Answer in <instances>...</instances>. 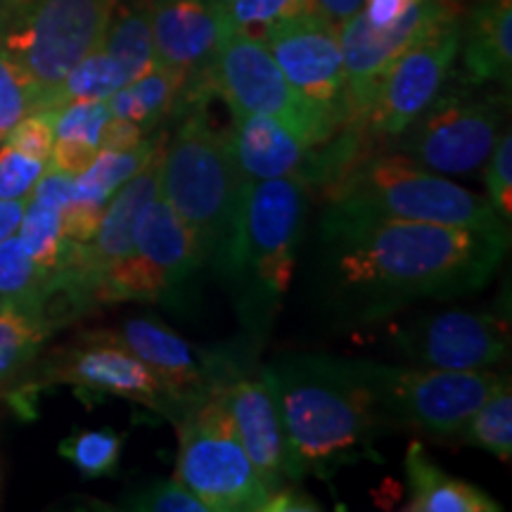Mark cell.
Wrapping results in <instances>:
<instances>
[{"instance_id": "cell-13", "label": "cell", "mask_w": 512, "mask_h": 512, "mask_svg": "<svg viewBox=\"0 0 512 512\" xmlns=\"http://www.w3.org/2000/svg\"><path fill=\"white\" fill-rule=\"evenodd\" d=\"M394 349L437 370H486L510 354V323L501 311L451 309L392 330Z\"/></svg>"}, {"instance_id": "cell-41", "label": "cell", "mask_w": 512, "mask_h": 512, "mask_svg": "<svg viewBox=\"0 0 512 512\" xmlns=\"http://www.w3.org/2000/svg\"><path fill=\"white\" fill-rule=\"evenodd\" d=\"M98 155V147L86 143H74V140H55L53 155H50V169L64 171V174H81L88 164Z\"/></svg>"}, {"instance_id": "cell-47", "label": "cell", "mask_w": 512, "mask_h": 512, "mask_svg": "<svg viewBox=\"0 0 512 512\" xmlns=\"http://www.w3.org/2000/svg\"><path fill=\"white\" fill-rule=\"evenodd\" d=\"M0 306H3V302H0Z\"/></svg>"}, {"instance_id": "cell-40", "label": "cell", "mask_w": 512, "mask_h": 512, "mask_svg": "<svg viewBox=\"0 0 512 512\" xmlns=\"http://www.w3.org/2000/svg\"><path fill=\"white\" fill-rule=\"evenodd\" d=\"M31 200L62 211L69 202H74V176L48 166L46 174L38 178L31 190Z\"/></svg>"}, {"instance_id": "cell-1", "label": "cell", "mask_w": 512, "mask_h": 512, "mask_svg": "<svg viewBox=\"0 0 512 512\" xmlns=\"http://www.w3.org/2000/svg\"><path fill=\"white\" fill-rule=\"evenodd\" d=\"M510 233L399 221L325 207L320 266L332 304L377 320L415 302L482 290L508 252Z\"/></svg>"}, {"instance_id": "cell-28", "label": "cell", "mask_w": 512, "mask_h": 512, "mask_svg": "<svg viewBox=\"0 0 512 512\" xmlns=\"http://www.w3.org/2000/svg\"><path fill=\"white\" fill-rule=\"evenodd\" d=\"M126 434L112 427L100 430H79L60 441L57 451L64 460H69L83 477L98 479L117 475L121 453H124Z\"/></svg>"}, {"instance_id": "cell-37", "label": "cell", "mask_w": 512, "mask_h": 512, "mask_svg": "<svg viewBox=\"0 0 512 512\" xmlns=\"http://www.w3.org/2000/svg\"><path fill=\"white\" fill-rule=\"evenodd\" d=\"M46 171L48 162L22 155L15 147L0 143V200L31 197V190Z\"/></svg>"}, {"instance_id": "cell-38", "label": "cell", "mask_w": 512, "mask_h": 512, "mask_svg": "<svg viewBox=\"0 0 512 512\" xmlns=\"http://www.w3.org/2000/svg\"><path fill=\"white\" fill-rule=\"evenodd\" d=\"M3 143L15 147L22 155L50 162L55 143V110L31 112L24 119H19L8 131V136L3 138Z\"/></svg>"}, {"instance_id": "cell-14", "label": "cell", "mask_w": 512, "mask_h": 512, "mask_svg": "<svg viewBox=\"0 0 512 512\" xmlns=\"http://www.w3.org/2000/svg\"><path fill=\"white\" fill-rule=\"evenodd\" d=\"M83 337L117 344L140 358L174 396L183 415L214 392L230 361L226 354L192 347L188 339L152 316H128L114 328L88 330Z\"/></svg>"}, {"instance_id": "cell-34", "label": "cell", "mask_w": 512, "mask_h": 512, "mask_svg": "<svg viewBox=\"0 0 512 512\" xmlns=\"http://www.w3.org/2000/svg\"><path fill=\"white\" fill-rule=\"evenodd\" d=\"M306 10H313L311 0H235L226 10V19L230 29L245 31L261 41L273 24Z\"/></svg>"}, {"instance_id": "cell-18", "label": "cell", "mask_w": 512, "mask_h": 512, "mask_svg": "<svg viewBox=\"0 0 512 512\" xmlns=\"http://www.w3.org/2000/svg\"><path fill=\"white\" fill-rule=\"evenodd\" d=\"M226 138L247 181L297 178L309 188L316 185L320 147L306 145L280 121L261 114H233Z\"/></svg>"}, {"instance_id": "cell-20", "label": "cell", "mask_w": 512, "mask_h": 512, "mask_svg": "<svg viewBox=\"0 0 512 512\" xmlns=\"http://www.w3.org/2000/svg\"><path fill=\"white\" fill-rule=\"evenodd\" d=\"M470 83L510 86L512 76V0H475L463 19L460 50Z\"/></svg>"}, {"instance_id": "cell-26", "label": "cell", "mask_w": 512, "mask_h": 512, "mask_svg": "<svg viewBox=\"0 0 512 512\" xmlns=\"http://www.w3.org/2000/svg\"><path fill=\"white\" fill-rule=\"evenodd\" d=\"M169 133H157L147 136L138 147L131 150H98V155L81 174L74 176V200L107 204L110 197L131 178L136 171L143 169V164L157 150L159 143H164Z\"/></svg>"}, {"instance_id": "cell-10", "label": "cell", "mask_w": 512, "mask_h": 512, "mask_svg": "<svg viewBox=\"0 0 512 512\" xmlns=\"http://www.w3.org/2000/svg\"><path fill=\"white\" fill-rule=\"evenodd\" d=\"M501 95L470 98L441 91L387 150L401 152L434 174L465 176L486 164L503 133Z\"/></svg>"}, {"instance_id": "cell-4", "label": "cell", "mask_w": 512, "mask_h": 512, "mask_svg": "<svg viewBox=\"0 0 512 512\" xmlns=\"http://www.w3.org/2000/svg\"><path fill=\"white\" fill-rule=\"evenodd\" d=\"M178 114L176 136L164 143L159 195L188 226L202 266L219 273L247 178L235 164L226 131L211 126L207 102H190Z\"/></svg>"}, {"instance_id": "cell-17", "label": "cell", "mask_w": 512, "mask_h": 512, "mask_svg": "<svg viewBox=\"0 0 512 512\" xmlns=\"http://www.w3.org/2000/svg\"><path fill=\"white\" fill-rule=\"evenodd\" d=\"M216 389L233 418L242 448L268 491L297 482L287 451L283 418L264 373L245 370L235 358H230Z\"/></svg>"}, {"instance_id": "cell-3", "label": "cell", "mask_w": 512, "mask_h": 512, "mask_svg": "<svg viewBox=\"0 0 512 512\" xmlns=\"http://www.w3.org/2000/svg\"><path fill=\"white\" fill-rule=\"evenodd\" d=\"M309 185L297 178L247 181L219 275L238 294L242 323L264 335L290 290L304 233Z\"/></svg>"}, {"instance_id": "cell-33", "label": "cell", "mask_w": 512, "mask_h": 512, "mask_svg": "<svg viewBox=\"0 0 512 512\" xmlns=\"http://www.w3.org/2000/svg\"><path fill=\"white\" fill-rule=\"evenodd\" d=\"M112 119L105 100H72L55 110V140H74L100 150V138Z\"/></svg>"}, {"instance_id": "cell-36", "label": "cell", "mask_w": 512, "mask_h": 512, "mask_svg": "<svg viewBox=\"0 0 512 512\" xmlns=\"http://www.w3.org/2000/svg\"><path fill=\"white\" fill-rule=\"evenodd\" d=\"M484 183L491 202V207L496 209V214L501 216L505 223L512 221V136L505 128L501 138L496 140L494 150H491L489 159H486V171H484Z\"/></svg>"}, {"instance_id": "cell-7", "label": "cell", "mask_w": 512, "mask_h": 512, "mask_svg": "<svg viewBox=\"0 0 512 512\" xmlns=\"http://www.w3.org/2000/svg\"><path fill=\"white\" fill-rule=\"evenodd\" d=\"M174 477L209 512H264L271 491L242 448L219 389L178 420Z\"/></svg>"}, {"instance_id": "cell-35", "label": "cell", "mask_w": 512, "mask_h": 512, "mask_svg": "<svg viewBox=\"0 0 512 512\" xmlns=\"http://www.w3.org/2000/svg\"><path fill=\"white\" fill-rule=\"evenodd\" d=\"M121 508L136 512H209L178 479H155L121 498Z\"/></svg>"}, {"instance_id": "cell-43", "label": "cell", "mask_w": 512, "mask_h": 512, "mask_svg": "<svg viewBox=\"0 0 512 512\" xmlns=\"http://www.w3.org/2000/svg\"><path fill=\"white\" fill-rule=\"evenodd\" d=\"M147 138V133L138 124L126 119L112 117L107 121L105 131L100 138V150H131L138 147Z\"/></svg>"}, {"instance_id": "cell-44", "label": "cell", "mask_w": 512, "mask_h": 512, "mask_svg": "<svg viewBox=\"0 0 512 512\" xmlns=\"http://www.w3.org/2000/svg\"><path fill=\"white\" fill-rule=\"evenodd\" d=\"M29 197H19V200H0V242L15 235V230L22 223L24 209H27Z\"/></svg>"}, {"instance_id": "cell-22", "label": "cell", "mask_w": 512, "mask_h": 512, "mask_svg": "<svg viewBox=\"0 0 512 512\" xmlns=\"http://www.w3.org/2000/svg\"><path fill=\"white\" fill-rule=\"evenodd\" d=\"M183 79L171 69L155 62L136 79L121 86L117 93L107 98L112 117L126 119L138 124L150 136V131L159 128L162 121L174 117L181 105Z\"/></svg>"}, {"instance_id": "cell-24", "label": "cell", "mask_w": 512, "mask_h": 512, "mask_svg": "<svg viewBox=\"0 0 512 512\" xmlns=\"http://www.w3.org/2000/svg\"><path fill=\"white\" fill-rule=\"evenodd\" d=\"M112 57L124 64L136 79L155 64V43H152V22L147 0H117L100 43Z\"/></svg>"}, {"instance_id": "cell-39", "label": "cell", "mask_w": 512, "mask_h": 512, "mask_svg": "<svg viewBox=\"0 0 512 512\" xmlns=\"http://www.w3.org/2000/svg\"><path fill=\"white\" fill-rule=\"evenodd\" d=\"M105 204L74 200L62 209V233L72 242H91L98 233Z\"/></svg>"}, {"instance_id": "cell-45", "label": "cell", "mask_w": 512, "mask_h": 512, "mask_svg": "<svg viewBox=\"0 0 512 512\" xmlns=\"http://www.w3.org/2000/svg\"><path fill=\"white\" fill-rule=\"evenodd\" d=\"M363 0H311L313 10L320 12L325 19H330L335 27L344 22V19L354 15V12L361 8Z\"/></svg>"}, {"instance_id": "cell-12", "label": "cell", "mask_w": 512, "mask_h": 512, "mask_svg": "<svg viewBox=\"0 0 512 512\" xmlns=\"http://www.w3.org/2000/svg\"><path fill=\"white\" fill-rule=\"evenodd\" d=\"M50 382L74 387L88 406L105 399H126L147 411L178 422L183 408L140 358L117 344L79 335L76 344L60 349L46 366Z\"/></svg>"}, {"instance_id": "cell-19", "label": "cell", "mask_w": 512, "mask_h": 512, "mask_svg": "<svg viewBox=\"0 0 512 512\" xmlns=\"http://www.w3.org/2000/svg\"><path fill=\"white\" fill-rule=\"evenodd\" d=\"M133 247L162 271L169 283L171 299L181 297L185 285L202 268L195 238L162 195L147 202V207L140 211L136 230H133Z\"/></svg>"}, {"instance_id": "cell-9", "label": "cell", "mask_w": 512, "mask_h": 512, "mask_svg": "<svg viewBox=\"0 0 512 512\" xmlns=\"http://www.w3.org/2000/svg\"><path fill=\"white\" fill-rule=\"evenodd\" d=\"M211 83L230 114L271 117L311 147H323L342 126L337 114L304 98L280 72L264 41L245 31L226 29L211 64Z\"/></svg>"}, {"instance_id": "cell-8", "label": "cell", "mask_w": 512, "mask_h": 512, "mask_svg": "<svg viewBox=\"0 0 512 512\" xmlns=\"http://www.w3.org/2000/svg\"><path fill=\"white\" fill-rule=\"evenodd\" d=\"M389 427H415L432 437H456L470 415L508 375L491 370H418L356 358Z\"/></svg>"}, {"instance_id": "cell-2", "label": "cell", "mask_w": 512, "mask_h": 512, "mask_svg": "<svg viewBox=\"0 0 512 512\" xmlns=\"http://www.w3.org/2000/svg\"><path fill=\"white\" fill-rule=\"evenodd\" d=\"M283 418L297 482L306 475L332 479L339 470L373 458L387 420L356 358L290 356L261 368Z\"/></svg>"}, {"instance_id": "cell-15", "label": "cell", "mask_w": 512, "mask_h": 512, "mask_svg": "<svg viewBox=\"0 0 512 512\" xmlns=\"http://www.w3.org/2000/svg\"><path fill=\"white\" fill-rule=\"evenodd\" d=\"M155 62L183 79L181 105L216 98L211 64L228 29L216 0H147Z\"/></svg>"}, {"instance_id": "cell-32", "label": "cell", "mask_w": 512, "mask_h": 512, "mask_svg": "<svg viewBox=\"0 0 512 512\" xmlns=\"http://www.w3.org/2000/svg\"><path fill=\"white\" fill-rule=\"evenodd\" d=\"M36 107V86L22 72V67L5 53V48L0 46V143L8 136L10 128L27 114L36 112Z\"/></svg>"}, {"instance_id": "cell-31", "label": "cell", "mask_w": 512, "mask_h": 512, "mask_svg": "<svg viewBox=\"0 0 512 512\" xmlns=\"http://www.w3.org/2000/svg\"><path fill=\"white\" fill-rule=\"evenodd\" d=\"M19 240L29 249L38 266L53 271L60 264L67 238L62 233V211L46 207V204L34 202L29 197L27 209H24L22 223H19Z\"/></svg>"}, {"instance_id": "cell-6", "label": "cell", "mask_w": 512, "mask_h": 512, "mask_svg": "<svg viewBox=\"0 0 512 512\" xmlns=\"http://www.w3.org/2000/svg\"><path fill=\"white\" fill-rule=\"evenodd\" d=\"M117 0H0V46L46 107L64 76L100 48Z\"/></svg>"}, {"instance_id": "cell-29", "label": "cell", "mask_w": 512, "mask_h": 512, "mask_svg": "<svg viewBox=\"0 0 512 512\" xmlns=\"http://www.w3.org/2000/svg\"><path fill=\"white\" fill-rule=\"evenodd\" d=\"M463 439L467 444L494 453L498 460L510 463L512 458V392L510 382H505L498 392L486 399L470 420L465 422Z\"/></svg>"}, {"instance_id": "cell-27", "label": "cell", "mask_w": 512, "mask_h": 512, "mask_svg": "<svg viewBox=\"0 0 512 512\" xmlns=\"http://www.w3.org/2000/svg\"><path fill=\"white\" fill-rule=\"evenodd\" d=\"M131 81V74L117 57L107 50L95 48L64 76L55 93L50 95L43 110H57L72 100H107L121 86Z\"/></svg>"}, {"instance_id": "cell-30", "label": "cell", "mask_w": 512, "mask_h": 512, "mask_svg": "<svg viewBox=\"0 0 512 512\" xmlns=\"http://www.w3.org/2000/svg\"><path fill=\"white\" fill-rule=\"evenodd\" d=\"M53 271L38 266L24 242H0V302H43Z\"/></svg>"}, {"instance_id": "cell-46", "label": "cell", "mask_w": 512, "mask_h": 512, "mask_svg": "<svg viewBox=\"0 0 512 512\" xmlns=\"http://www.w3.org/2000/svg\"><path fill=\"white\" fill-rule=\"evenodd\" d=\"M216 3H219V8H223V10H228L230 5L235 3V0H216Z\"/></svg>"}, {"instance_id": "cell-11", "label": "cell", "mask_w": 512, "mask_h": 512, "mask_svg": "<svg viewBox=\"0 0 512 512\" xmlns=\"http://www.w3.org/2000/svg\"><path fill=\"white\" fill-rule=\"evenodd\" d=\"M460 34L463 15L448 17L415 38L384 69L363 119V131L377 147L387 150V145L444 91L446 76L460 50Z\"/></svg>"}, {"instance_id": "cell-42", "label": "cell", "mask_w": 512, "mask_h": 512, "mask_svg": "<svg viewBox=\"0 0 512 512\" xmlns=\"http://www.w3.org/2000/svg\"><path fill=\"white\" fill-rule=\"evenodd\" d=\"M320 510L318 501L313 496L306 494L304 489H299L297 484H283L278 489H273L268 494L264 512H311Z\"/></svg>"}, {"instance_id": "cell-21", "label": "cell", "mask_w": 512, "mask_h": 512, "mask_svg": "<svg viewBox=\"0 0 512 512\" xmlns=\"http://www.w3.org/2000/svg\"><path fill=\"white\" fill-rule=\"evenodd\" d=\"M406 479L411 496L408 512H501L503 505L467 479L453 477L427 456L418 439L406 451Z\"/></svg>"}, {"instance_id": "cell-5", "label": "cell", "mask_w": 512, "mask_h": 512, "mask_svg": "<svg viewBox=\"0 0 512 512\" xmlns=\"http://www.w3.org/2000/svg\"><path fill=\"white\" fill-rule=\"evenodd\" d=\"M323 197L328 207L351 214L510 233V223L484 195L446 181L394 150H373L354 159L323 185Z\"/></svg>"}, {"instance_id": "cell-16", "label": "cell", "mask_w": 512, "mask_h": 512, "mask_svg": "<svg viewBox=\"0 0 512 512\" xmlns=\"http://www.w3.org/2000/svg\"><path fill=\"white\" fill-rule=\"evenodd\" d=\"M261 41L285 79L320 110L337 114L344 124L347 76L335 24L316 10H306L273 24Z\"/></svg>"}, {"instance_id": "cell-25", "label": "cell", "mask_w": 512, "mask_h": 512, "mask_svg": "<svg viewBox=\"0 0 512 512\" xmlns=\"http://www.w3.org/2000/svg\"><path fill=\"white\" fill-rule=\"evenodd\" d=\"M169 299L171 290L162 271L138 252L107 266L93 285L95 306L119 302L162 304Z\"/></svg>"}, {"instance_id": "cell-23", "label": "cell", "mask_w": 512, "mask_h": 512, "mask_svg": "<svg viewBox=\"0 0 512 512\" xmlns=\"http://www.w3.org/2000/svg\"><path fill=\"white\" fill-rule=\"evenodd\" d=\"M57 330L41 302H3L0 306V389L17 380L36 361L43 342Z\"/></svg>"}]
</instances>
